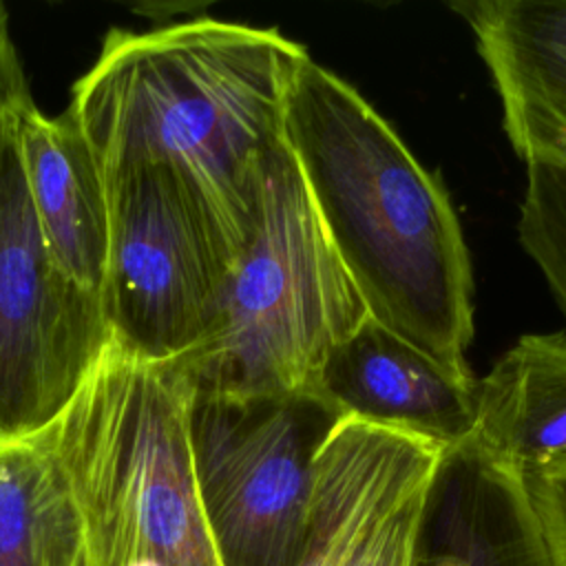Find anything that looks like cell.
<instances>
[{
	"mask_svg": "<svg viewBox=\"0 0 566 566\" xmlns=\"http://www.w3.org/2000/svg\"><path fill=\"white\" fill-rule=\"evenodd\" d=\"M305 60L307 49L279 29L208 15L142 33L111 29L73 84L66 115L102 175L168 170L237 261L252 237L263 164L283 142L287 86Z\"/></svg>",
	"mask_w": 566,
	"mask_h": 566,
	"instance_id": "1",
	"label": "cell"
},
{
	"mask_svg": "<svg viewBox=\"0 0 566 566\" xmlns=\"http://www.w3.org/2000/svg\"><path fill=\"white\" fill-rule=\"evenodd\" d=\"M283 139L369 316L471 371L473 272L442 181L352 84L312 57L287 86Z\"/></svg>",
	"mask_w": 566,
	"mask_h": 566,
	"instance_id": "2",
	"label": "cell"
},
{
	"mask_svg": "<svg viewBox=\"0 0 566 566\" xmlns=\"http://www.w3.org/2000/svg\"><path fill=\"white\" fill-rule=\"evenodd\" d=\"M192 394L184 356L111 343L49 427L91 566H223L195 475Z\"/></svg>",
	"mask_w": 566,
	"mask_h": 566,
	"instance_id": "3",
	"label": "cell"
},
{
	"mask_svg": "<svg viewBox=\"0 0 566 566\" xmlns=\"http://www.w3.org/2000/svg\"><path fill=\"white\" fill-rule=\"evenodd\" d=\"M367 316L283 139L263 164L252 237L228 274L217 323L184 356L195 387L226 396L316 391L329 352Z\"/></svg>",
	"mask_w": 566,
	"mask_h": 566,
	"instance_id": "4",
	"label": "cell"
},
{
	"mask_svg": "<svg viewBox=\"0 0 566 566\" xmlns=\"http://www.w3.org/2000/svg\"><path fill=\"white\" fill-rule=\"evenodd\" d=\"M345 416L318 391L226 396L195 387L190 449L223 566H296L316 458Z\"/></svg>",
	"mask_w": 566,
	"mask_h": 566,
	"instance_id": "5",
	"label": "cell"
},
{
	"mask_svg": "<svg viewBox=\"0 0 566 566\" xmlns=\"http://www.w3.org/2000/svg\"><path fill=\"white\" fill-rule=\"evenodd\" d=\"M22 104L0 108V442L49 429L111 345L102 294L62 270L35 217Z\"/></svg>",
	"mask_w": 566,
	"mask_h": 566,
	"instance_id": "6",
	"label": "cell"
},
{
	"mask_svg": "<svg viewBox=\"0 0 566 566\" xmlns=\"http://www.w3.org/2000/svg\"><path fill=\"white\" fill-rule=\"evenodd\" d=\"M111 343L148 360L195 352L212 332L234 259L188 190L161 168L104 172Z\"/></svg>",
	"mask_w": 566,
	"mask_h": 566,
	"instance_id": "7",
	"label": "cell"
},
{
	"mask_svg": "<svg viewBox=\"0 0 566 566\" xmlns=\"http://www.w3.org/2000/svg\"><path fill=\"white\" fill-rule=\"evenodd\" d=\"M316 391L345 418L418 438L440 451L475 429L478 380L367 316L323 363Z\"/></svg>",
	"mask_w": 566,
	"mask_h": 566,
	"instance_id": "8",
	"label": "cell"
},
{
	"mask_svg": "<svg viewBox=\"0 0 566 566\" xmlns=\"http://www.w3.org/2000/svg\"><path fill=\"white\" fill-rule=\"evenodd\" d=\"M471 29L526 166L566 172V0L451 2Z\"/></svg>",
	"mask_w": 566,
	"mask_h": 566,
	"instance_id": "9",
	"label": "cell"
},
{
	"mask_svg": "<svg viewBox=\"0 0 566 566\" xmlns=\"http://www.w3.org/2000/svg\"><path fill=\"white\" fill-rule=\"evenodd\" d=\"M416 566H548L522 473L473 436L438 458Z\"/></svg>",
	"mask_w": 566,
	"mask_h": 566,
	"instance_id": "10",
	"label": "cell"
},
{
	"mask_svg": "<svg viewBox=\"0 0 566 566\" xmlns=\"http://www.w3.org/2000/svg\"><path fill=\"white\" fill-rule=\"evenodd\" d=\"M18 122L27 186L44 239L77 285L102 294L111 214L99 161L66 113L46 117L31 99L20 106Z\"/></svg>",
	"mask_w": 566,
	"mask_h": 566,
	"instance_id": "11",
	"label": "cell"
},
{
	"mask_svg": "<svg viewBox=\"0 0 566 566\" xmlns=\"http://www.w3.org/2000/svg\"><path fill=\"white\" fill-rule=\"evenodd\" d=\"M471 436L522 475L566 458V334H524L478 378Z\"/></svg>",
	"mask_w": 566,
	"mask_h": 566,
	"instance_id": "12",
	"label": "cell"
},
{
	"mask_svg": "<svg viewBox=\"0 0 566 566\" xmlns=\"http://www.w3.org/2000/svg\"><path fill=\"white\" fill-rule=\"evenodd\" d=\"M0 566H91L49 429L0 442Z\"/></svg>",
	"mask_w": 566,
	"mask_h": 566,
	"instance_id": "13",
	"label": "cell"
},
{
	"mask_svg": "<svg viewBox=\"0 0 566 566\" xmlns=\"http://www.w3.org/2000/svg\"><path fill=\"white\" fill-rule=\"evenodd\" d=\"M517 234L566 316V172L526 166Z\"/></svg>",
	"mask_w": 566,
	"mask_h": 566,
	"instance_id": "14",
	"label": "cell"
},
{
	"mask_svg": "<svg viewBox=\"0 0 566 566\" xmlns=\"http://www.w3.org/2000/svg\"><path fill=\"white\" fill-rule=\"evenodd\" d=\"M429 478L400 491L358 535L338 566H416Z\"/></svg>",
	"mask_w": 566,
	"mask_h": 566,
	"instance_id": "15",
	"label": "cell"
},
{
	"mask_svg": "<svg viewBox=\"0 0 566 566\" xmlns=\"http://www.w3.org/2000/svg\"><path fill=\"white\" fill-rule=\"evenodd\" d=\"M548 566H566V458L522 475Z\"/></svg>",
	"mask_w": 566,
	"mask_h": 566,
	"instance_id": "16",
	"label": "cell"
},
{
	"mask_svg": "<svg viewBox=\"0 0 566 566\" xmlns=\"http://www.w3.org/2000/svg\"><path fill=\"white\" fill-rule=\"evenodd\" d=\"M33 97L11 38L9 13L7 7L0 2V108L15 106Z\"/></svg>",
	"mask_w": 566,
	"mask_h": 566,
	"instance_id": "17",
	"label": "cell"
}]
</instances>
